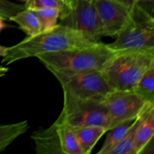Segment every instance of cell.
<instances>
[{"label":"cell","mask_w":154,"mask_h":154,"mask_svg":"<svg viewBox=\"0 0 154 154\" xmlns=\"http://www.w3.org/2000/svg\"><path fill=\"white\" fill-rule=\"evenodd\" d=\"M98 42L89 40L83 33L66 26L58 25L53 29L41 32L32 37H26L11 47H8L2 63L9 65L18 60L36 57L43 54H53L84 48Z\"/></svg>","instance_id":"6da1fadb"},{"label":"cell","mask_w":154,"mask_h":154,"mask_svg":"<svg viewBox=\"0 0 154 154\" xmlns=\"http://www.w3.org/2000/svg\"><path fill=\"white\" fill-rule=\"evenodd\" d=\"M116 53L107 44L100 42L84 48L40 54L36 58L48 70L66 72L102 71Z\"/></svg>","instance_id":"7a4b0ae2"},{"label":"cell","mask_w":154,"mask_h":154,"mask_svg":"<svg viewBox=\"0 0 154 154\" xmlns=\"http://www.w3.org/2000/svg\"><path fill=\"white\" fill-rule=\"evenodd\" d=\"M154 67V52L117 51L101 71L113 90H132L140 78Z\"/></svg>","instance_id":"3957f363"},{"label":"cell","mask_w":154,"mask_h":154,"mask_svg":"<svg viewBox=\"0 0 154 154\" xmlns=\"http://www.w3.org/2000/svg\"><path fill=\"white\" fill-rule=\"evenodd\" d=\"M115 51H146L154 52V17L135 5L129 22L112 43L107 44Z\"/></svg>","instance_id":"277c9868"},{"label":"cell","mask_w":154,"mask_h":154,"mask_svg":"<svg viewBox=\"0 0 154 154\" xmlns=\"http://www.w3.org/2000/svg\"><path fill=\"white\" fill-rule=\"evenodd\" d=\"M49 71L60 82L65 99L83 100L105 98L113 90L101 71L77 72Z\"/></svg>","instance_id":"5b68a950"},{"label":"cell","mask_w":154,"mask_h":154,"mask_svg":"<svg viewBox=\"0 0 154 154\" xmlns=\"http://www.w3.org/2000/svg\"><path fill=\"white\" fill-rule=\"evenodd\" d=\"M57 121L72 128L98 126L108 131L109 116L105 98L75 100L63 98V106Z\"/></svg>","instance_id":"8992f818"},{"label":"cell","mask_w":154,"mask_h":154,"mask_svg":"<svg viewBox=\"0 0 154 154\" xmlns=\"http://www.w3.org/2000/svg\"><path fill=\"white\" fill-rule=\"evenodd\" d=\"M31 138L38 154H82L72 127L57 120L33 132Z\"/></svg>","instance_id":"52a82bcc"},{"label":"cell","mask_w":154,"mask_h":154,"mask_svg":"<svg viewBox=\"0 0 154 154\" xmlns=\"http://www.w3.org/2000/svg\"><path fill=\"white\" fill-rule=\"evenodd\" d=\"M59 24L81 32L93 42H102L105 37L93 0H76L72 8H67L60 14Z\"/></svg>","instance_id":"ba28073f"},{"label":"cell","mask_w":154,"mask_h":154,"mask_svg":"<svg viewBox=\"0 0 154 154\" xmlns=\"http://www.w3.org/2000/svg\"><path fill=\"white\" fill-rule=\"evenodd\" d=\"M108 110V130L127 120H135L148 104L133 90H113L105 97Z\"/></svg>","instance_id":"9c48e42d"},{"label":"cell","mask_w":154,"mask_h":154,"mask_svg":"<svg viewBox=\"0 0 154 154\" xmlns=\"http://www.w3.org/2000/svg\"><path fill=\"white\" fill-rule=\"evenodd\" d=\"M103 27L105 36L115 38L129 22L132 8L114 0H93Z\"/></svg>","instance_id":"30bf717a"},{"label":"cell","mask_w":154,"mask_h":154,"mask_svg":"<svg viewBox=\"0 0 154 154\" xmlns=\"http://www.w3.org/2000/svg\"><path fill=\"white\" fill-rule=\"evenodd\" d=\"M154 134V104L148 105L138 117L135 133L134 154L143 153L153 143Z\"/></svg>","instance_id":"8fae6325"},{"label":"cell","mask_w":154,"mask_h":154,"mask_svg":"<svg viewBox=\"0 0 154 154\" xmlns=\"http://www.w3.org/2000/svg\"><path fill=\"white\" fill-rule=\"evenodd\" d=\"M82 154H90L99 140L108 131L98 126H88L72 128Z\"/></svg>","instance_id":"7c38bea8"},{"label":"cell","mask_w":154,"mask_h":154,"mask_svg":"<svg viewBox=\"0 0 154 154\" xmlns=\"http://www.w3.org/2000/svg\"><path fill=\"white\" fill-rule=\"evenodd\" d=\"M8 20L16 23L19 28L26 34L27 37H32L42 32L35 13L30 9L20 11Z\"/></svg>","instance_id":"4fadbf2b"},{"label":"cell","mask_w":154,"mask_h":154,"mask_svg":"<svg viewBox=\"0 0 154 154\" xmlns=\"http://www.w3.org/2000/svg\"><path fill=\"white\" fill-rule=\"evenodd\" d=\"M29 129L27 120L0 126V153Z\"/></svg>","instance_id":"5bb4252c"},{"label":"cell","mask_w":154,"mask_h":154,"mask_svg":"<svg viewBox=\"0 0 154 154\" xmlns=\"http://www.w3.org/2000/svg\"><path fill=\"white\" fill-rule=\"evenodd\" d=\"M135 120H127L126 122L120 123L114 128L108 130V133L107 134L106 138L103 143L102 148L98 151V154H108V152L113 148L115 145H117L127 133L128 130L132 123Z\"/></svg>","instance_id":"9a60e30c"},{"label":"cell","mask_w":154,"mask_h":154,"mask_svg":"<svg viewBox=\"0 0 154 154\" xmlns=\"http://www.w3.org/2000/svg\"><path fill=\"white\" fill-rule=\"evenodd\" d=\"M132 90L145 102L154 104V67L140 78Z\"/></svg>","instance_id":"2e32d148"},{"label":"cell","mask_w":154,"mask_h":154,"mask_svg":"<svg viewBox=\"0 0 154 154\" xmlns=\"http://www.w3.org/2000/svg\"><path fill=\"white\" fill-rule=\"evenodd\" d=\"M32 11H34L37 16L42 32L49 31L58 25L61 14L59 9L41 8Z\"/></svg>","instance_id":"e0dca14e"},{"label":"cell","mask_w":154,"mask_h":154,"mask_svg":"<svg viewBox=\"0 0 154 154\" xmlns=\"http://www.w3.org/2000/svg\"><path fill=\"white\" fill-rule=\"evenodd\" d=\"M141 115V114H140ZM139 115V116H140ZM138 116L132 126L128 130L127 133L125 135L123 139L114 146L108 154H134V142H135V133L137 124L138 122Z\"/></svg>","instance_id":"ac0fdd59"},{"label":"cell","mask_w":154,"mask_h":154,"mask_svg":"<svg viewBox=\"0 0 154 154\" xmlns=\"http://www.w3.org/2000/svg\"><path fill=\"white\" fill-rule=\"evenodd\" d=\"M26 8L30 10H35L41 8H57L63 12L67 6L63 0H26L25 1Z\"/></svg>","instance_id":"d6986e66"},{"label":"cell","mask_w":154,"mask_h":154,"mask_svg":"<svg viewBox=\"0 0 154 154\" xmlns=\"http://www.w3.org/2000/svg\"><path fill=\"white\" fill-rule=\"evenodd\" d=\"M25 8L24 5L17 4L9 0H0V16L5 20H9L18 11Z\"/></svg>","instance_id":"ffe728a7"},{"label":"cell","mask_w":154,"mask_h":154,"mask_svg":"<svg viewBox=\"0 0 154 154\" xmlns=\"http://www.w3.org/2000/svg\"><path fill=\"white\" fill-rule=\"evenodd\" d=\"M136 5L153 16L154 0H137Z\"/></svg>","instance_id":"44dd1931"},{"label":"cell","mask_w":154,"mask_h":154,"mask_svg":"<svg viewBox=\"0 0 154 154\" xmlns=\"http://www.w3.org/2000/svg\"><path fill=\"white\" fill-rule=\"evenodd\" d=\"M114 1L123 4V5L129 8L134 7L137 2V0H114Z\"/></svg>","instance_id":"7402d4cb"},{"label":"cell","mask_w":154,"mask_h":154,"mask_svg":"<svg viewBox=\"0 0 154 154\" xmlns=\"http://www.w3.org/2000/svg\"><path fill=\"white\" fill-rule=\"evenodd\" d=\"M5 19L4 17H2V16H0V32H1L3 29H5L9 27V26L5 23Z\"/></svg>","instance_id":"603a6c76"},{"label":"cell","mask_w":154,"mask_h":154,"mask_svg":"<svg viewBox=\"0 0 154 154\" xmlns=\"http://www.w3.org/2000/svg\"><path fill=\"white\" fill-rule=\"evenodd\" d=\"M69 8H72L75 6L76 0H63Z\"/></svg>","instance_id":"cb8c5ba5"},{"label":"cell","mask_w":154,"mask_h":154,"mask_svg":"<svg viewBox=\"0 0 154 154\" xmlns=\"http://www.w3.org/2000/svg\"><path fill=\"white\" fill-rule=\"evenodd\" d=\"M7 49L8 47L0 45V57H4V56L5 55L6 52H7Z\"/></svg>","instance_id":"d4e9b609"},{"label":"cell","mask_w":154,"mask_h":154,"mask_svg":"<svg viewBox=\"0 0 154 154\" xmlns=\"http://www.w3.org/2000/svg\"><path fill=\"white\" fill-rule=\"evenodd\" d=\"M8 71V68L3 67V66H0V78L4 76Z\"/></svg>","instance_id":"484cf974"},{"label":"cell","mask_w":154,"mask_h":154,"mask_svg":"<svg viewBox=\"0 0 154 154\" xmlns=\"http://www.w3.org/2000/svg\"><path fill=\"white\" fill-rule=\"evenodd\" d=\"M24 1H26V0H24Z\"/></svg>","instance_id":"4316f807"}]
</instances>
